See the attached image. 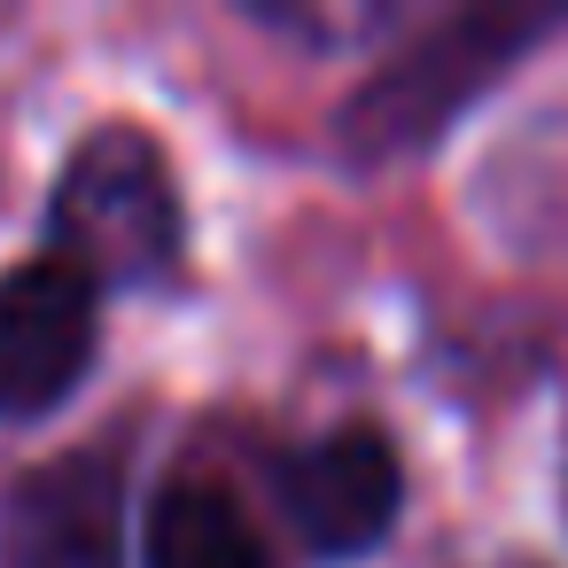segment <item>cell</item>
<instances>
[{
	"instance_id": "cell-1",
	"label": "cell",
	"mask_w": 568,
	"mask_h": 568,
	"mask_svg": "<svg viewBox=\"0 0 568 568\" xmlns=\"http://www.w3.org/2000/svg\"><path fill=\"white\" fill-rule=\"evenodd\" d=\"M48 242L63 265H79L94 288H149L180 265V187L156 156L149 133L102 125L71 149L55 203H48Z\"/></svg>"
},
{
	"instance_id": "cell-2",
	"label": "cell",
	"mask_w": 568,
	"mask_h": 568,
	"mask_svg": "<svg viewBox=\"0 0 568 568\" xmlns=\"http://www.w3.org/2000/svg\"><path fill=\"white\" fill-rule=\"evenodd\" d=\"M545 32H552V17H537V9H467V17H444V24L420 32L374 87L351 94V110H343V149H351V156H374V164L428 149V141H436L529 40H545Z\"/></svg>"
},
{
	"instance_id": "cell-3",
	"label": "cell",
	"mask_w": 568,
	"mask_h": 568,
	"mask_svg": "<svg viewBox=\"0 0 568 568\" xmlns=\"http://www.w3.org/2000/svg\"><path fill=\"white\" fill-rule=\"evenodd\" d=\"M94 304L102 288L55 250L0 273V420H40L79 389L102 327Z\"/></svg>"
},
{
	"instance_id": "cell-4",
	"label": "cell",
	"mask_w": 568,
	"mask_h": 568,
	"mask_svg": "<svg viewBox=\"0 0 568 568\" xmlns=\"http://www.w3.org/2000/svg\"><path fill=\"white\" fill-rule=\"evenodd\" d=\"M0 568H125V467L110 452H63L17 475Z\"/></svg>"
},
{
	"instance_id": "cell-5",
	"label": "cell",
	"mask_w": 568,
	"mask_h": 568,
	"mask_svg": "<svg viewBox=\"0 0 568 568\" xmlns=\"http://www.w3.org/2000/svg\"><path fill=\"white\" fill-rule=\"evenodd\" d=\"M281 490H288L304 545L327 560H351V552H374L389 537V521L405 506V467H397L382 428H335L288 459Z\"/></svg>"
},
{
	"instance_id": "cell-6",
	"label": "cell",
	"mask_w": 568,
	"mask_h": 568,
	"mask_svg": "<svg viewBox=\"0 0 568 568\" xmlns=\"http://www.w3.org/2000/svg\"><path fill=\"white\" fill-rule=\"evenodd\" d=\"M149 568H273V552L234 490L172 483L149 514Z\"/></svg>"
}]
</instances>
